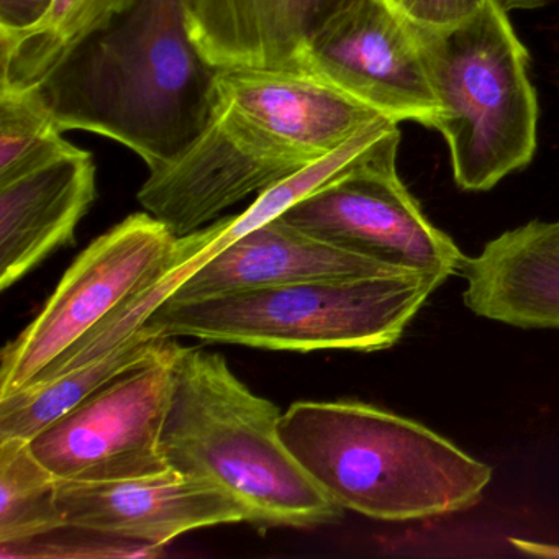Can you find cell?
<instances>
[{"label": "cell", "instance_id": "6da1fadb", "mask_svg": "<svg viewBox=\"0 0 559 559\" xmlns=\"http://www.w3.org/2000/svg\"><path fill=\"white\" fill-rule=\"evenodd\" d=\"M381 117L309 45L277 67L217 70L204 129L178 158L150 171L136 199L186 237Z\"/></svg>", "mask_w": 559, "mask_h": 559}, {"label": "cell", "instance_id": "7a4b0ae2", "mask_svg": "<svg viewBox=\"0 0 559 559\" xmlns=\"http://www.w3.org/2000/svg\"><path fill=\"white\" fill-rule=\"evenodd\" d=\"M215 73L189 37L182 0H139L78 48L44 93L61 132L114 140L155 171L204 129Z\"/></svg>", "mask_w": 559, "mask_h": 559}, {"label": "cell", "instance_id": "3957f363", "mask_svg": "<svg viewBox=\"0 0 559 559\" xmlns=\"http://www.w3.org/2000/svg\"><path fill=\"white\" fill-rule=\"evenodd\" d=\"M280 433L336 506L384 522L463 512L493 476L443 435L359 401L296 402Z\"/></svg>", "mask_w": 559, "mask_h": 559}, {"label": "cell", "instance_id": "277c9868", "mask_svg": "<svg viewBox=\"0 0 559 559\" xmlns=\"http://www.w3.org/2000/svg\"><path fill=\"white\" fill-rule=\"evenodd\" d=\"M173 369L162 435L171 469L230 493L254 525L307 528L342 516L284 444L280 408L245 385L224 356L178 343Z\"/></svg>", "mask_w": 559, "mask_h": 559}, {"label": "cell", "instance_id": "5b68a950", "mask_svg": "<svg viewBox=\"0 0 559 559\" xmlns=\"http://www.w3.org/2000/svg\"><path fill=\"white\" fill-rule=\"evenodd\" d=\"M447 280L440 273L402 271L261 287L186 302L166 300L145 326L166 338L191 336L271 352H381L402 338L428 297Z\"/></svg>", "mask_w": 559, "mask_h": 559}, {"label": "cell", "instance_id": "8992f818", "mask_svg": "<svg viewBox=\"0 0 559 559\" xmlns=\"http://www.w3.org/2000/svg\"><path fill=\"white\" fill-rule=\"evenodd\" d=\"M412 28L440 104L435 130L450 150L457 188L489 191L526 168L536 152L538 100L528 51L509 14L486 0L460 24Z\"/></svg>", "mask_w": 559, "mask_h": 559}, {"label": "cell", "instance_id": "52a82bcc", "mask_svg": "<svg viewBox=\"0 0 559 559\" xmlns=\"http://www.w3.org/2000/svg\"><path fill=\"white\" fill-rule=\"evenodd\" d=\"M214 224L176 237L148 212L129 215L68 267L34 322L0 356V397L28 388L133 294L191 263L214 238Z\"/></svg>", "mask_w": 559, "mask_h": 559}, {"label": "cell", "instance_id": "ba28073f", "mask_svg": "<svg viewBox=\"0 0 559 559\" xmlns=\"http://www.w3.org/2000/svg\"><path fill=\"white\" fill-rule=\"evenodd\" d=\"M175 338L159 355L107 382L32 438L37 460L71 483H116L168 473L162 435L175 382Z\"/></svg>", "mask_w": 559, "mask_h": 559}, {"label": "cell", "instance_id": "9c48e42d", "mask_svg": "<svg viewBox=\"0 0 559 559\" xmlns=\"http://www.w3.org/2000/svg\"><path fill=\"white\" fill-rule=\"evenodd\" d=\"M401 140L325 188L307 195L281 218L330 243L405 270L461 273L467 257L435 227L397 173Z\"/></svg>", "mask_w": 559, "mask_h": 559}, {"label": "cell", "instance_id": "30bf717a", "mask_svg": "<svg viewBox=\"0 0 559 559\" xmlns=\"http://www.w3.org/2000/svg\"><path fill=\"white\" fill-rule=\"evenodd\" d=\"M309 48L381 116L437 126L440 104L420 44L388 0H343L310 35Z\"/></svg>", "mask_w": 559, "mask_h": 559}, {"label": "cell", "instance_id": "8fae6325", "mask_svg": "<svg viewBox=\"0 0 559 559\" xmlns=\"http://www.w3.org/2000/svg\"><path fill=\"white\" fill-rule=\"evenodd\" d=\"M64 525L158 549L207 526L247 522L243 507L221 487L169 469L116 483L58 480Z\"/></svg>", "mask_w": 559, "mask_h": 559}, {"label": "cell", "instance_id": "7c38bea8", "mask_svg": "<svg viewBox=\"0 0 559 559\" xmlns=\"http://www.w3.org/2000/svg\"><path fill=\"white\" fill-rule=\"evenodd\" d=\"M369 254L330 243L277 217L218 251L179 284L168 300L209 299L261 287L402 273Z\"/></svg>", "mask_w": 559, "mask_h": 559}, {"label": "cell", "instance_id": "4fadbf2b", "mask_svg": "<svg viewBox=\"0 0 559 559\" xmlns=\"http://www.w3.org/2000/svg\"><path fill=\"white\" fill-rule=\"evenodd\" d=\"M464 306L519 329H559V222L503 231L461 270Z\"/></svg>", "mask_w": 559, "mask_h": 559}, {"label": "cell", "instance_id": "5bb4252c", "mask_svg": "<svg viewBox=\"0 0 559 559\" xmlns=\"http://www.w3.org/2000/svg\"><path fill=\"white\" fill-rule=\"evenodd\" d=\"M96 198V163L86 150L0 186V290L73 245Z\"/></svg>", "mask_w": 559, "mask_h": 559}, {"label": "cell", "instance_id": "9a60e30c", "mask_svg": "<svg viewBox=\"0 0 559 559\" xmlns=\"http://www.w3.org/2000/svg\"><path fill=\"white\" fill-rule=\"evenodd\" d=\"M343 0H182L189 37L215 70L286 63Z\"/></svg>", "mask_w": 559, "mask_h": 559}, {"label": "cell", "instance_id": "2e32d148", "mask_svg": "<svg viewBox=\"0 0 559 559\" xmlns=\"http://www.w3.org/2000/svg\"><path fill=\"white\" fill-rule=\"evenodd\" d=\"M139 0H51L24 28L0 27V86H44L87 40L112 27Z\"/></svg>", "mask_w": 559, "mask_h": 559}, {"label": "cell", "instance_id": "e0dca14e", "mask_svg": "<svg viewBox=\"0 0 559 559\" xmlns=\"http://www.w3.org/2000/svg\"><path fill=\"white\" fill-rule=\"evenodd\" d=\"M166 336L143 325L127 342L86 365L57 378L0 397V441H31L48 425L86 401L117 376L155 358L168 345Z\"/></svg>", "mask_w": 559, "mask_h": 559}, {"label": "cell", "instance_id": "ac0fdd59", "mask_svg": "<svg viewBox=\"0 0 559 559\" xmlns=\"http://www.w3.org/2000/svg\"><path fill=\"white\" fill-rule=\"evenodd\" d=\"M63 133L44 86H0V186L84 152Z\"/></svg>", "mask_w": 559, "mask_h": 559}, {"label": "cell", "instance_id": "d6986e66", "mask_svg": "<svg viewBox=\"0 0 559 559\" xmlns=\"http://www.w3.org/2000/svg\"><path fill=\"white\" fill-rule=\"evenodd\" d=\"M57 496V477L37 460L27 440L0 441V545L64 526Z\"/></svg>", "mask_w": 559, "mask_h": 559}, {"label": "cell", "instance_id": "ffe728a7", "mask_svg": "<svg viewBox=\"0 0 559 559\" xmlns=\"http://www.w3.org/2000/svg\"><path fill=\"white\" fill-rule=\"evenodd\" d=\"M486 0H395L408 22L421 27H450L479 11Z\"/></svg>", "mask_w": 559, "mask_h": 559}, {"label": "cell", "instance_id": "44dd1931", "mask_svg": "<svg viewBox=\"0 0 559 559\" xmlns=\"http://www.w3.org/2000/svg\"><path fill=\"white\" fill-rule=\"evenodd\" d=\"M51 0H0V27L24 28L44 17Z\"/></svg>", "mask_w": 559, "mask_h": 559}, {"label": "cell", "instance_id": "7402d4cb", "mask_svg": "<svg viewBox=\"0 0 559 559\" xmlns=\"http://www.w3.org/2000/svg\"><path fill=\"white\" fill-rule=\"evenodd\" d=\"M503 12L513 11H532V9H539L543 5L549 4L551 0H493Z\"/></svg>", "mask_w": 559, "mask_h": 559}, {"label": "cell", "instance_id": "603a6c76", "mask_svg": "<svg viewBox=\"0 0 559 559\" xmlns=\"http://www.w3.org/2000/svg\"><path fill=\"white\" fill-rule=\"evenodd\" d=\"M388 2H391V4L395 5V0H388Z\"/></svg>", "mask_w": 559, "mask_h": 559}]
</instances>
